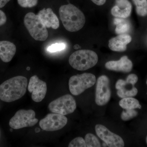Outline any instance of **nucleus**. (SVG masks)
<instances>
[{"mask_svg": "<svg viewBox=\"0 0 147 147\" xmlns=\"http://www.w3.org/2000/svg\"><path fill=\"white\" fill-rule=\"evenodd\" d=\"M28 79L21 76H15L0 85V99L4 102H11L20 99L26 94Z\"/></svg>", "mask_w": 147, "mask_h": 147, "instance_id": "nucleus-1", "label": "nucleus"}, {"mask_svg": "<svg viewBox=\"0 0 147 147\" xmlns=\"http://www.w3.org/2000/svg\"><path fill=\"white\" fill-rule=\"evenodd\" d=\"M59 13L64 27L68 31H78L85 25L86 18L84 13L73 5L61 6L59 9Z\"/></svg>", "mask_w": 147, "mask_h": 147, "instance_id": "nucleus-2", "label": "nucleus"}, {"mask_svg": "<svg viewBox=\"0 0 147 147\" xmlns=\"http://www.w3.org/2000/svg\"><path fill=\"white\" fill-rule=\"evenodd\" d=\"M98 61L97 54L90 50H77L69 59L70 65L75 69L84 71L93 67Z\"/></svg>", "mask_w": 147, "mask_h": 147, "instance_id": "nucleus-3", "label": "nucleus"}, {"mask_svg": "<svg viewBox=\"0 0 147 147\" xmlns=\"http://www.w3.org/2000/svg\"><path fill=\"white\" fill-rule=\"evenodd\" d=\"M25 26L31 36L38 41H45L48 36L47 28L40 21L38 15L32 12L27 13L24 17Z\"/></svg>", "mask_w": 147, "mask_h": 147, "instance_id": "nucleus-4", "label": "nucleus"}, {"mask_svg": "<svg viewBox=\"0 0 147 147\" xmlns=\"http://www.w3.org/2000/svg\"><path fill=\"white\" fill-rule=\"evenodd\" d=\"M95 83V76L92 74H77L71 76L69 79V90L74 95H79L85 90L93 86Z\"/></svg>", "mask_w": 147, "mask_h": 147, "instance_id": "nucleus-5", "label": "nucleus"}, {"mask_svg": "<svg viewBox=\"0 0 147 147\" xmlns=\"http://www.w3.org/2000/svg\"><path fill=\"white\" fill-rule=\"evenodd\" d=\"M35 116V112L34 110H18L9 121V126L13 129H19L34 126L38 121Z\"/></svg>", "mask_w": 147, "mask_h": 147, "instance_id": "nucleus-6", "label": "nucleus"}, {"mask_svg": "<svg viewBox=\"0 0 147 147\" xmlns=\"http://www.w3.org/2000/svg\"><path fill=\"white\" fill-rule=\"evenodd\" d=\"M76 102L73 96L66 94L50 102L48 108L52 113L66 115L73 113L76 109Z\"/></svg>", "mask_w": 147, "mask_h": 147, "instance_id": "nucleus-7", "label": "nucleus"}, {"mask_svg": "<svg viewBox=\"0 0 147 147\" xmlns=\"http://www.w3.org/2000/svg\"><path fill=\"white\" fill-rule=\"evenodd\" d=\"M138 78L136 74H132L127 77L126 80L119 79L117 82L116 88L117 90L118 95L121 98L135 96L138 93L134 85L138 81Z\"/></svg>", "mask_w": 147, "mask_h": 147, "instance_id": "nucleus-8", "label": "nucleus"}, {"mask_svg": "<svg viewBox=\"0 0 147 147\" xmlns=\"http://www.w3.org/2000/svg\"><path fill=\"white\" fill-rule=\"evenodd\" d=\"M67 123V118L65 115L58 113H50L40 121L39 125L43 130L53 131L61 129Z\"/></svg>", "mask_w": 147, "mask_h": 147, "instance_id": "nucleus-9", "label": "nucleus"}, {"mask_svg": "<svg viewBox=\"0 0 147 147\" xmlns=\"http://www.w3.org/2000/svg\"><path fill=\"white\" fill-rule=\"evenodd\" d=\"M110 81L107 76L102 75L98 79L96 91L95 101L99 106L107 104L111 97Z\"/></svg>", "mask_w": 147, "mask_h": 147, "instance_id": "nucleus-10", "label": "nucleus"}, {"mask_svg": "<svg viewBox=\"0 0 147 147\" xmlns=\"http://www.w3.org/2000/svg\"><path fill=\"white\" fill-rule=\"evenodd\" d=\"M95 130L97 136L102 140L108 147L124 146L123 139L119 135L111 132L107 127L102 125H96Z\"/></svg>", "mask_w": 147, "mask_h": 147, "instance_id": "nucleus-11", "label": "nucleus"}, {"mask_svg": "<svg viewBox=\"0 0 147 147\" xmlns=\"http://www.w3.org/2000/svg\"><path fill=\"white\" fill-rule=\"evenodd\" d=\"M28 90L32 93L33 100L35 102H40L46 95L47 84L45 82L40 80L36 75H34L30 79Z\"/></svg>", "mask_w": 147, "mask_h": 147, "instance_id": "nucleus-12", "label": "nucleus"}, {"mask_svg": "<svg viewBox=\"0 0 147 147\" xmlns=\"http://www.w3.org/2000/svg\"><path fill=\"white\" fill-rule=\"evenodd\" d=\"M37 15L46 28H51L55 30L59 28V19L52 9L43 8L40 11Z\"/></svg>", "mask_w": 147, "mask_h": 147, "instance_id": "nucleus-13", "label": "nucleus"}, {"mask_svg": "<svg viewBox=\"0 0 147 147\" xmlns=\"http://www.w3.org/2000/svg\"><path fill=\"white\" fill-rule=\"evenodd\" d=\"M115 5L111 9V13L117 18H125L130 16L132 6L128 0H116Z\"/></svg>", "mask_w": 147, "mask_h": 147, "instance_id": "nucleus-14", "label": "nucleus"}, {"mask_svg": "<svg viewBox=\"0 0 147 147\" xmlns=\"http://www.w3.org/2000/svg\"><path fill=\"white\" fill-rule=\"evenodd\" d=\"M105 67L113 71L129 72L132 69L133 64L127 56H123L117 61H110L106 63Z\"/></svg>", "mask_w": 147, "mask_h": 147, "instance_id": "nucleus-15", "label": "nucleus"}, {"mask_svg": "<svg viewBox=\"0 0 147 147\" xmlns=\"http://www.w3.org/2000/svg\"><path fill=\"white\" fill-rule=\"evenodd\" d=\"M131 40L129 35L121 34L113 38L109 41L108 46L110 50L115 52H124L127 49V45Z\"/></svg>", "mask_w": 147, "mask_h": 147, "instance_id": "nucleus-16", "label": "nucleus"}, {"mask_svg": "<svg viewBox=\"0 0 147 147\" xmlns=\"http://www.w3.org/2000/svg\"><path fill=\"white\" fill-rule=\"evenodd\" d=\"M16 46L7 40L0 41V59L5 63L10 62L16 53Z\"/></svg>", "mask_w": 147, "mask_h": 147, "instance_id": "nucleus-17", "label": "nucleus"}, {"mask_svg": "<svg viewBox=\"0 0 147 147\" xmlns=\"http://www.w3.org/2000/svg\"><path fill=\"white\" fill-rule=\"evenodd\" d=\"M114 22V24L116 25L115 32L117 34H125L130 30V25L129 22L124 18H115Z\"/></svg>", "mask_w": 147, "mask_h": 147, "instance_id": "nucleus-18", "label": "nucleus"}, {"mask_svg": "<svg viewBox=\"0 0 147 147\" xmlns=\"http://www.w3.org/2000/svg\"><path fill=\"white\" fill-rule=\"evenodd\" d=\"M120 106L124 109H135L141 108V105L137 99L131 97L123 98L120 101Z\"/></svg>", "mask_w": 147, "mask_h": 147, "instance_id": "nucleus-19", "label": "nucleus"}, {"mask_svg": "<svg viewBox=\"0 0 147 147\" xmlns=\"http://www.w3.org/2000/svg\"><path fill=\"white\" fill-rule=\"evenodd\" d=\"M136 6L137 15L141 16H147V0H132Z\"/></svg>", "mask_w": 147, "mask_h": 147, "instance_id": "nucleus-20", "label": "nucleus"}, {"mask_svg": "<svg viewBox=\"0 0 147 147\" xmlns=\"http://www.w3.org/2000/svg\"><path fill=\"white\" fill-rule=\"evenodd\" d=\"M85 141L87 147H101V144L97 137L91 133H88L86 135Z\"/></svg>", "mask_w": 147, "mask_h": 147, "instance_id": "nucleus-21", "label": "nucleus"}, {"mask_svg": "<svg viewBox=\"0 0 147 147\" xmlns=\"http://www.w3.org/2000/svg\"><path fill=\"white\" fill-rule=\"evenodd\" d=\"M138 113L134 109H126L121 115V118L123 121H128L137 116Z\"/></svg>", "mask_w": 147, "mask_h": 147, "instance_id": "nucleus-22", "label": "nucleus"}, {"mask_svg": "<svg viewBox=\"0 0 147 147\" xmlns=\"http://www.w3.org/2000/svg\"><path fill=\"white\" fill-rule=\"evenodd\" d=\"M66 45L64 43L60 42L52 44L47 47V51L50 53H55L65 49Z\"/></svg>", "mask_w": 147, "mask_h": 147, "instance_id": "nucleus-23", "label": "nucleus"}, {"mask_svg": "<svg viewBox=\"0 0 147 147\" xmlns=\"http://www.w3.org/2000/svg\"><path fill=\"white\" fill-rule=\"evenodd\" d=\"M19 5L24 8H31L37 4L38 0H17Z\"/></svg>", "mask_w": 147, "mask_h": 147, "instance_id": "nucleus-24", "label": "nucleus"}, {"mask_svg": "<svg viewBox=\"0 0 147 147\" xmlns=\"http://www.w3.org/2000/svg\"><path fill=\"white\" fill-rule=\"evenodd\" d=\"M69 147H86L85 140L81 137H76L72 140L68 145Z\"/></svg>", "mask_w": 147, "mask_h": 147, "instance_id": "nucleus-25", "label": "nucleus"}, {"mask_svg": "<svg viewBox=\"0 0 147 147\" xmlns=\"http://www.w3.org/2000/svg\"><path fill=\"white\" fill-rule=\"evenodd\" d=\"M7 21V17L5 13L0 10V26L4 25Z\"/></svg>", "mask_w": 147, "mask_h": 147, "instance_id": "nucleus-26", "label": "nucleus"}, {"mask_svg": "<svg viewBox=\"0 0 147 147\" xmlns=\"http://www.w3.org/2000/svg\"><path fill=\"white\" fill-rule=\"evenodd\" d=\"M91 1L98 5H102L105 3L106 0H91Z\"/></svg>", "mask_w": 147, "mask_h": 147, "instance_id": "nucleus-27", "label": "nucleus"}, {"mask_svg": "<svg viewBox=\"0 0 147 147\" xmlns=\"http://www.w3.org/2000/svg\"><path fill=\"white\" fill-rule=\"evenodd\" d=\"M10 0H0V8L3 7Z\"/></svg>", "mask_w": 147, "mask_h": 147, "instance_id": "nucleus-28", "label": "nucleus"}, {"mask_svg": "<svg viewBox=\"0 0 147 147\" xmlns=\"http://www.w3.org/2000/svg\"><path fill=\"white\" fill-rule=\"evenodd\" d=\"M39 129V128H36V129H35L36 132H39V131H40V129Z\"/></svg>", "mask_w": 147, "mask_h": 147, "instance_id": "nucleus-29", "label": "nucleus"}, {"mask_svg": "<svg viewBox=\"0 0 147 147\" xmlns=\"http://www.w3.org/2000/svg\"><path fill=\"white\" fill-rule=\"evenodd\" d=\"M146 144H147V136L146 138Z\"/></svg>", "mask_w": 147, "mask_h": 147, "instance_id": "nucleus-30", "label": "nucleus"}, {"mask_svg": "<svg viewBox=\"0 0 147 147\" xmlns=\"http://www.w3.org/2000/svg\"><path fill=\"white\" fill-rule=\"evenodd\" d=\"M30 69V68H29V67H28V68H27V69H28V70H29V69Z\"/></svg>", "mask_w": 147, "mask_h": 147, "instance_id": "nucleus-31", "label": "nucleus"}, {"mask_svg": "<svg viewBox=\"0 0 147 147\" xmlns=\"http://www.w3.org/2000/svg\"><path fill=\"white\" fill-rule=\"evenodd\" d=\"M146 84H147V81H146Z\"/></svg>", "mask_w": 147, "mask_h": 147, "instance_id": "nucleus-32", "label": "nucleus"}]
</instances>
